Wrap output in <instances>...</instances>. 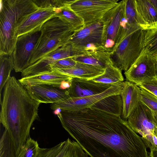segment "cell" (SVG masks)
Here are the masks:
<instances>
[{"label": "cell", "mask_w": 157, "mask_h": 157, "mask_svg": "<svg viewBox=\"0 0 157 157\" xmlns=\"http://www.w3.org/2000/svg\"><path fill=\"white\" fill-rule=\"evenodd\" d=\"M104 24L101 20L74 32L67 44L75 47L93 49L104 47Z\"/></svg>", "instance_id": "11"}, {"label": "cell", "mask_w": 157, "mask_h": 157, "mask_svg": "<svg viewBox=\"0 0 157 157\" xmlns=\"http://www.w3.org/2000/svg\"><path fill=\"white\" fill-rule=\"evenodd\" d=\"M40 148L37 141L30 137L21 147L16 157H38Z\"/></svg>", "instance_id": "29"}, {"label": "cell", "mask_w": 157, "mask_h": 157, "mask_svg": "<svg viewBox=\"0 0 157 157\" xmlns=\"http://www.w3.org/2000/svg\"><path fill=\"white\" fill-rule=\"evenodd\" d=\"M40 32H31L18 37L15 47L10 55L15 72H21L29 66Z\"/></svg>", "instance_id": "9"}, {"label": "cell", "mask_w": 157, "mask_h": 157, "mask_svg": "<svg viewBox=\"0 0 157 157\" xmlns=\"http://www.w3.org/2000/svg\"><path fill=\"white\" fill-rule=\"evenodd\" d=\"M145 31L138 26L121 22L115 44L109 52L113 65L121 71H127L144 48Z\"/></svg>", "instance_id": "4"}, {"label": "cell", "mask_w": 157, "mask_h": 157, "mask_svg": "<svg viewBox=\"0 0 157 157\" xmlns=\"http://www.w3.org/2000/svg\"><path fill=\"white\" fill-rule=\"evenodd\" d=\"M141 90L135 83L126 81L120 95L123 103L121 118L127 121L140 101Z\"/></svg>", "instance_id": "17"}, {"label": "cell", "mask_w": 157, "mask_h": 157, "mask_svg": "<svg viewBox=\"0 0 157 157\" xmlns=\"http://www.w3.org/2000/svg\"><path fill=\"white\" fill-rule=\"evenodd\" d=\"M40 32L31 57L29 66L67 44L74 33L67 23L55 16L43 25Z\"/></svg>", "instance_id": "5"}, {"label": "cell", "mask_w": 157, "mask_h": 157, "mask_svg": "<svg viewBox=\"0 0 157 157\" xmlns=\"http://www.w3.org/2000/svg\"><path fill=\"white\" fill-rule=\"evenodd\" d=\"M73 78L70 76L51 71L22 77L18 80L24 86L45 85H52L60 88L64 82L70 81Z\"/></svg>", "instance_id": "18"}, {"label": "cell", "mask_w": 157, "mask_h": 157, "mask_svg": "<svg viewBox=\"0 0 157 157\" xmlns=\"http://www.w3.org/2000/svg\"><path fill=\"white\" fill-rule=\"evenodd\" d=\"M140 89V101L154 113L157 112V97L143 88Z\"/></svg>", "instance_id": "31"}, {"label": "cell", "mask_w": 157, "mask_h": 157, "mask_svg": "<svg viewBox=\"0 0 157 157\" xmlns=\"http://www.w3.org/2000/svg\"><path fill=\"white\" fill-rule=\"evenodd\" d=\"M77 62L70 57L58 60L50 65L51 71L52 69H67L74 67Z\"/></svg>", "instance_id": "32"}, {"label": "cell", "mask_w": 157, "mask_h": 157, "mask_svg": "<svg viewBox=\"0 0 157 157\" xmlns=\"http://www.w3.org/2000/svg\"><path fill=\"white\" fill-rule=\"evenodd\" d=\"M105 68L77 62L73 67L67 69H52L51 71L73 78L90 80L102 74Z\"/></svg>", "instance_id": "19"}, {"label": "cell", "mask_w": 157, "mask_h": 157, "mask_svg": "<svg viewBox=\"0 0 157 157\" xmlns=\"http://www.w3.org/2000/svg\"><path fill=\"white\" fill-rule=\"evenodd\" d=\"M149 1L154 6L157 12V0H149Z\"/></svg>", "instance_id": "37"}, {"label": "cell", "mask_w": 157, "mask_h": 157, "mask_svg": "<svg viewBox=\"0 0 157 157\" xmlns=\"http://www.w3.org/2000/svg\"><path fill=\"white\" fill-rule=\"evenodd\" d=\"M121 71L113 64H110L106 67L102 74L89 80L111 85L123 82L124 78Z\"/></svg>", "instance_id": "24"}, {"label": "cell", "mask_w": 157, "mask_h": 157, "mask_svg": "<svg viewBox=\"0 0 157 157\" xmlns=\"http://www.w3.org/2000/svg\"><path fill=\"white\" fill-rule=\"evenodd\" d=\"M112 85L75 78H73L71 86L67 89L70 98L82 97L100 94Z\"/></svg>", "instance_id": "16"}, {"label": "cell", "mask_w": 157, "mask_h": 157, "mask_svg": "<svg viewBox=\"0 0 157 157\" xmlns=\"http://www.w3.org/2000/svg\"><path fill=\"white\" fill-rule=\"evenodd\" d=\"M155 117L157 121V112L154 113Z\"/></svg>", "instance_id": "38"}, {"label": "cell", "mask_w": 157, "mask_h": 157, "mask_svg": "<svg viewBox=\"0 0 157 157\" xmlns=\"http://www.w3.org/2000/svg\"><path fill=\"white\" fill-rule=\"evenodd\" d=\"M145 31L144 48L157 61V25Z\"/></svg>", "instance_id": "28"}, {"label": "cell", "mask_w": 157, "mask_h": 157, "mask_svg": "<svg viewBox=\"0 0 157 157\" xmlns=\"http://www.w3.org/2000/svg\"><path fill=\"white\" fill-rule=\"evenodd\" d=\"M138 86L157 97V79L140 84Z\"/></svg>", "instance_id": "34"}, {"label": "cell", "mask_w": 157, "mask_h": 157, "mask_svg": "<svg viewBox=\"0 0 157 157\" xmlns=\"http://www.w3.org/2000/svg\"><path fill=\"white\" fill-rule=\"evenodd\" d=\"M125 0L118 2L108 11L102 19L104 24V47L110 52L114 46L125 12Z\"/></svg>", "instance_id": "13"}, {"label": "cell", "mask_w": 157, "mask_h": 157, "mask_svg": "<svg viewBox=\"0 0 157 157\" xmlns=\"http://www.w3.org/2000/svg\"><path fill=\"white\" fill-rule=\"evenodd\" d=\"M57 115L63 127L90 157H148L142 138L121 116L92 107L61 110Z\"/></svg>", "instance_id": "1"}, {"label": "cell", "mask_w": 157, "mask_h": 157, "mask_svg": "<svg viewBox=\"0 0 157 157\" xmlns=\"http://www.w3.org/2000/svg\"><path fill=\"white\" fill-rule=\"evenodd\" d=\"M118 0H73L70 7L83 20L85 26L101 20L118 3Z\"/></svg>", "instance_id": "6"}, {"label": "cell", "mask_w": 157, "mask_h": 157, "mask_svg": "<svg viewBox=\"0 0 157 157\" xmlns=\"http://www.w3.org/2000/svg\"><path fill=\"white\" fill-rule=\"evenodd\" d=\"M150 151V157H157V150L151 149Z\"/></svg>", "instance_id": "36"}, {"label": "cell", "mask_w": 157, "mask_h": 157, "mask_svg": "<svg viewBox=\"0 0 157 157\" xmlns=\"http://www.w3.org/2000/svg\"><path fill=\"white\" fill-rule=\"evenodd\" d=\"M124 74L126 81L137 86L157 79V61L144 48Z\"/></svg>", "instance_id": "8"}, {"label": "cell", "mask_w": 157, "mask_h": 157, "mask_svg": "<svg viewBox=\"0 0 157 157\" xmlns=\"http://www.w3.org/2000/svg\"><path fill=\"white\" fill-rule=\"evenodd\" d=\"M124 14L129 25L139 26L144 30L148 29V25L143 20L137 11L135 0H125Z\"/></svg>", "instance_id": "25"}, {"label": "cell", "mask_w": 157, "mask_h": 157, "mask_svg": "<svg viewBox=\"0 0 157 157\" xmlns=\"http://www.w3.org/2000/svg\"><path fill=\"white\" fill-rule=\"evenodd\" d=\"M56 14L55 8L52 6L38 7L37 10L25 17L19 22L16 29L17 36L40 31L43 25Z\"/></svg>", "instance_id": "14"}, {"label": "cell", "mask_w": 157, "mask_h": 157, "mask_svg": "<svg viewBox=\"0 0 157 157\" xmlns=\"http://www.w3.org/2000/svg\"><path fill=\"white\" fill-rule=\"evenodd\" d=\"M72 2L64 6L55 8L56 12L55 16L67 23L75 32L84 28L85 24L83 19L71 8L70 5Z\"/></svg>", "instance_id": "21"}, {"label": "cell", "mask_w": 157, "mask_h": 157, "mask_svg": "<svg viewBox=\"0 0 157 157\" xmlns=\"http://www.w3.org/2000/svg\"><path fill=\"white\" fill-rule=\"evenodd\" d=\"M13 69V65L10 55L0 56V104L2 90L10 78L11 72Z\"/></svg>", "instance_id": "27"}, {"label": "cell", "mask_w": 157, "mask_h": 157, "mask_svg": "<svg viewBox=\"0 0 157 157\" xmlns=\"http://www.w3.org/2000/svg\"><path fill=\"white\" fill-rule=\"evenodd\" d=\"M91 107L121 116L123 109L122 99L119 94L111 95L101 100Z\"/></svg>", "instance_id": "22"}, {"label": "cell", "mask_w": 157, "mask_h": 157, "mask_svg": "<svg viewBox=\"0 0 157 157\" xmlns=\"http://www.w3.org/2000/svg\"><path fill=\"white\" fill-rule=\"evenodd\" d=\"M40 103L14 76L10 77L4 87L0 121L12 140L16 157L30 137L31 128L39 117Z\"/></svg>", "instance_id": "2"}, {"label": "cell", "mask_w": 157, "mask_h": 157, "mask_svg": "<svg viewBox=\"0 0 157 157\" xmlns=\"http://www.w3.org/2000/svg\"><path fill=\"white\" fill-rule=\"evenodd\" d=\"M124 84V82L113 84L105 91L98 94L82 97L70 98L65 100L52 104L50 108L52 110L59 109L61 110L69 111L85 109L108 96L120 94Z\"/></svg>", "instance_id": "10"}, {"label": "cell", "mask_w": 157, "mask_h": 157, "mask_svg": "<svg viewBox=\"0 0 157 157\" xmlns=\"http://www.w3.org/2000/svg\"><path fill=\"white\" fill-rule=\"evenodd\" d=\"M127 121L131 128L142 137L150 134L157 136V121L154 113L141 101Z\"/></svg>", "instance_id": "12"}, {"label": "cell", "mask_w": 157, "mask_h": 157, "mask_svg": "<svg viewBox=\"0 0 157 157\" xmlns=\"http://www.w3.org/2000/svg\"><path fill=\"white\" fill-rule=\"evenodd\" d=\"M142 138L147 146L150 150H157V136L150 134Z\"/></svg>", "instance_id": "35"}, {"label": "cell", "mask_w": 157, "mask_h": 157, "mask_svg": "<svg viewBox=\"0 0 157 157\" xmlns=\"http://www.w3.org/2000/svg\"><path fill=\"white\" fill-rule=\"evenodd\" d=\"M0 157H16L13 142L6 129L0 140Z\"/></svg>", "instance_id": "30"}, {"label": "cell", "mask_w": 157, "mask_h": 157, "mask_svg": "<svg viewBox=\"0 0 157 157\" xmlns=\"http://www.w3.org/2000/svg\"><path fill=\"white\" fill-rule=\"evenodd\" d=\"M0 56L10 55L17 37L16 29L25 16L37 9L34 0H0Z\"/></svg>", "instance_id": "3"}, {"label": "cell", "mask_w": 157, "mask_h": 157, "mask_svg": "<svg viewBox=\"0 0 157 157\" xmlns=\"http://www.w3.org/2000/svg\"><path fill=\"white\" fill-rule=\"evenodd\" d=\"M87 51L86 48L75 47L67 44L29 66L21 72V75L23 77L51 71L50 65L55 62L66 58L84 55Z\"/></svg>", "instance_id": "7"}, {"label": "cell", "mask_w": 157, "mask_h": 157, "mask_svg": "<svg viewBox=\"0 0 157 157\" xmlns=\"http://www.w3.org/2000/svg\"><path fill=\"white\" fill-rule=\"evenodd\" d=\"M54 157H88V155L78 143L68 138Z\"/></svg>", "instance_id": "26"}, {"label": "cell", "mask_w": 157, "mask_h": 157, "mask_svg": "<svg viewBox=\"0 0 157 157\" xmlns=\"http://www.w3.org/2000/svg\"><path fill=\"white\" fill-rule=\"evenodd\" d=\"M135 3L138 13L148 29L157 25V12L149 0H135Z\"/></svg>", "instance_id": "23"}, {"label": "cell", "mask_w": 157, "mask_h": 157, "mask_svg": "<svg viewBox=\"0 0 157 157\" xmlns=\"http://www.w3.org/2000/svg\"><path fill=\"white\" fill-rule=\"evenodd\" d=\"M64 143L62 142L51 148H40L38 157H54L61 150Z\"/></svg>", "instance_id": "33"}, {"label": "cell", "mask_w": 157, "mask_h": 157, "mask_svg": "<svg viewBox=\"0 0 157 157\" xmlns=\"http://www.w3.org/2000/svg\"><path fill=\"white\" fill-rule=\"evenodd\" d=\"M24 86L31 97L40 103L52 104L70 98L67 89L58 86L45 85Z\"/></svg>", "instance_id": "15"}, {"label": "cell", "mask_w": 157, "mask_h": 157, "mask_svg": "<svg viewBox=\"0 0 157 157\" xmlns=\"http://www.w3.org/2000/svg\"><path fill=\"white\" fill-rule=\"evenodd\" d=\"M77 62L105 68L110 64H113L109 52L104 47L89 50L83 55L73 57Z\"/></svg>", "instance_id": "20"}]
</instances>
